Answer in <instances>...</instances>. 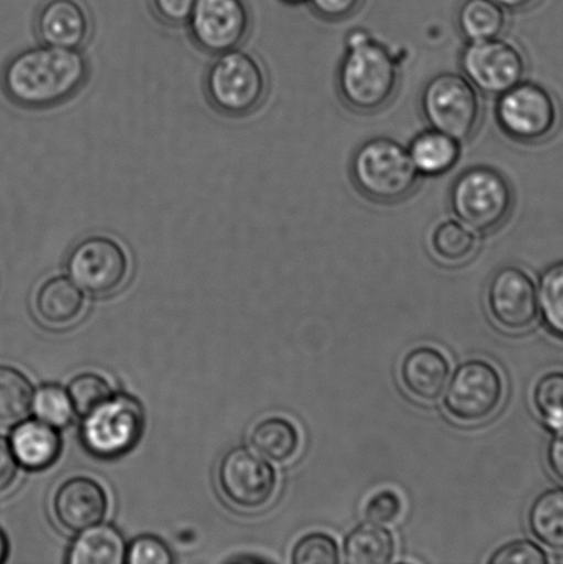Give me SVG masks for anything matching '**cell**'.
Masks as SVG:
<instances>
[{"instance_id":"6da1fadb","label":"cell","mask_w":563,"mask_h":564,"mask_svg":"<svg viewBox=\"0 0 563 564\" xmlns=\"http://www.w3.org/2000/svg\"><path fill=\"white\" fill-rule=\"evenodd\" d=\"M88 75L90 68L80 50L42 43L11 57L2 83L11 102L25 109H47L76 96Z\"/></svg>"},{"instance_id":"7a4b0ae2","label":"cell","mask_w":563,"mask_h":564,"mask_svg":"<svg viewBox=\"0 0 563 564\" xmlns=\"http://www.w3.org/2000/svg\"><path fill=\"white\" fill-rule=\"evenodd\" d=\"M400 83V61L386 44L362 28L347 33L336 69V91L347 109L358 115L382 112L394 101Z\"/></svg>"},{"instance_id":"3957f363","label":"cell","mask_w":563,"mask_h":564,"mask_svg":"<svg viewBox=\"0 0 563 564\" xmlns=\"http://www.w3.org/2000/svg\"><path fill=\"white\" fill-rule=\"evenodd\" d=\"M349 174L356 191L379 206L407 202L422 181L407 148L389 137H373L360 143L353 152Z\"/></svg>"},{"instance_id":"277c9868","label":"cell","mask_w":563,"mask_h":564,"mask_svg":"<svg viewBox=\"0 0 563 564\" xmlns=\"http://www.w3.org/2000/svg\"><path fill=\"white\" fill-rule=\"evenodd\" d=\"M452 217L487 236L504 228L516 208L511 181L492 165H472L452 182L450 196Z\"/></svg>"},{"instance_id":"5b68a950","label":"cell","mask_w":563,"mask_h":564,"mask_svg":"<svg viewBox=\"0 0 563 564\" xmlns=\"http://www.w3.org/2000/svg\"><path fill=\"white\" fill-rule=\"evenodd\" d=\"M559 99L548 87L523 79L496 98V126L518 145H539L555 135L561 126Z\"/></svg>"},{"instance_id":"8992f818","label":"cell","mask_w":563,"mask_h":564,"mask_svg":"<svg viewBox=\"0 0 563 564\" xmlns=\"http://www.w3.org/2000/svg\"><path fill=\"white\" fill-rule=\"evenodd\" d=\"M421 112L429 127L466 143L483 124V94L462 74L441 72L423 87Z\"/></svg>"},{"instance_id":"52a82bcc","label":"cell","mask_w":563,"mask_h":564,"mask_svg":"<svg viewBox=\"0 0 563 564\" xmlns=\"http://www.w3.org/2000/svg\"><path fill=\"white\" fill-rule=\"evenodd\" d=\"M204 85L209 104L219 113L242 118L261 107L268 96L269 80L261 61L236 48L217 55Z\"/></svg>"},{"instance_id":"ba28073f","label":"cell","mask_w":563,"mask_h":564,"mask_svg":"<svg viewBox=\"0 0 563 564\" xmlns=\"http://www.w3.org/2000/svg\"><path fill=\"white\" fill-rule=\"evenodd\" d=\"M82 442L93 456L112 460L129 453L140 442L145 429L141 403L130 395H110L86 414Z\"/></svg>"},{"instance_id":"9c48e42d","label":"cell","mask_w":563,"mask_h":564,"mask_svg":"<svg viewBox=\"0 0 563 564\" xmlns=\"http://www.w3.org/2000/svg\"><path fill=\"white\" fill-rule=\"evenodd\" d=\"M459 65L462 75L487 96H500L527 79L528 58L522 47L510 37L467 42Z\"/></svg>"},{"instance_id":"30bf717a","label":"cell","mask_w":563,"mask_h":564,"mask_svg":"<svg viewBox=\"0 0 563 564\" xmlns=\"http://www.w3.org/2000/svg\"><path fill=\"white\" fill-rule=\"evenodd\" d=\"M445 390L444 406L452 419L479 423L498 411L505 397V381L492 364L468 359L456 368Z\"/></svg>"},{"instance_id":"8fae6325","label":"cell","mask_w":563,"mask_h":564,"mask_svg":"<svg viewBox=\"0 0 563 564\" xmlns=\"http://www.w3.org/2000/svg\"><path fill=\"white\" fill-rule=\"evenodd\" d=\"M124 247L109 236H90L71 251L66 270L80 290L91 295H108L119 290L129 274Z\"/></svg>"},{"instance_id":"7c38bea8","label":"cell","mask_w":563,"mask_h":564,"mask_svg":"<svg viewBox=\"0 0 563 564\" xmlns=\"http://www.w3.org/2000/svg\"><path fill=\"white\" fill-rule=\"evenodd\" d=\"M220 490L240 510H259L273 499L278 488L274 468L256 452L236 447L219 464Z\"/></svg>"},{"instance_id":"4fadbf2b","label":"cell","mask_w":563,"mask_h":564,"mask_svg":"<svg viewBox=\"0 0 563 564\" xmlns=\"http://www.w3.org/2000/svg\"><path fill=\"white\" fill-rule=\"evenodd\" d=\"M187 25L198 47L219 55L246 41L251 26L250 11L245 0H197Z\"/></svg>"},{"instance_id":"5bb4252c","label":"cell","mask_w":563,"mask_h":564,"mask_svg":"<svg viewBox=\"0 0 563 564\" xmlns=\"http://www.w3.org/2000/svg\"><path fill=\"white\" fill-rule=\"evenodd\" d=\"M487 304L500 328L523 332L538 319V288L527 270L516 264H506L489 281Z\"/></svg>"},{"instance_id":"9a60e30c","label":"cell","mask_w":563,"mask_h":564,"mask_svg":"<svg viewBox=\"0 0 563 564\" xmlns=\"http://www.w3.org/2000/svg\"><path fill=\"white\" fill-rule=\"evenodd\" d=\"M53 506L61 527L80 533L102 522L108 511V497L96 480L77 477L61 485Z\"/></svg>"},{"instance_id":"2e32d148","label":"cell","mask_w":563,"mask_h":564,"mask_svg":"<svg viewBox=\"0 0 563 564\" xmlns=\"http://www.w3.org/2000/svg\"><path fill=\"white\" fill-rule=\"evenodd\" d=\"M90 30V17L79 0H47L39 10L37 36L48 46L80 50Z\"/></svg>"},{"instance_id":"e0dca14e","label":"cell","mask_w":563,"mask_h":564,"mask_svg":"<svg viewBox=\"0 0 563 564\" xmlns=\"http://www.w3.org/2000/svg\"><path fill=\"white\" fill-rule=\"evenodd\" d=\"M451 376L448 358L439 348L421 346L407 352L400 367L405 390L416 400L434 402L443 397Z\"/></svg>"},{"instance_id":"ac0fdd59","label":"cell","mask_w":563,"mask_h":564,"mask_svg":"<svg viewBox=\"0 0 563 564\" xmlns=\"http://www.w3.org/2000/svg\"><path fill=\"white\" fill-rule=\"evenodd\" d=\"M407 151L422 178H439L461 162L463 143L429 127L412 138Z\"/></svg>"},{"instance_id":"d6986e66","label":"cell","mask_w":563,"mask_h":564,"mask_svg":"<svg viewBox=\"0 0 563 564\" xmlns=\"http://www.w3.org/2000/svg\"><path fill=\"white\" fill-rule=\"evenodd\" d=\"M10 446L17 462L31 471L53 466L63 447L57 430L41 420H28L17 425L11 433Z\"/></svg>"},{"instance_id":"ffe728a7","label":"cell","mask_w":563,"mask_h":564,"mask_svg":"<svg viewBox=\"0 0 563 564\" xmlns=\"http://www.w3.org/2000/svg\"><path fill=\"white\" fill-rule=\"evenodd\" d=\"M36 312L44 323L64 326L79 317L85 296L74 281L54 278L44 282L35 301Z\"/></svg>"},{"instance_id":"44dd1931","label":"cell","mask_w":563,"mask_h":564,"mask_svg":"<svg viewBox=\"0 0 563 564\" xmlns=\"http://www.w3.org/2000/svg\"><path fill=\"white\" fill-rule=\"evenodd\" d=\"M479 240L481 235L455 217L439 220L429 234L430 251L448 264L465 263L476 256Z\"/></svg>"},{"instance_id":"7402d4cb","label":"cell","mask_w":563,"mask_h":564,"mask_svg":"<svg viewBox=\"0 0 563 564\" xmlns=\"http://www.w3.org/2000/svg\"><path fill=\"white\" fill-rule=\"evenodd\" d=\"M126 545L121 534L108 524H96L80 532L72 544L66 562L69 564H120L124 562Z\"/></svg>"},{"instance_id":"603a6c76","label":"cell","mask_w":563,"mask_h":564,"mask_svg":"<svg viewBox=\"0 0 563 564\" xmlns=\"http://www.w3.org/2000/svg\"><path fill=\"white\" fill-rule=\"evenodd\" d=\"M396 554V540L389 529L372 522L358 524L346 535L344 557L350 564H388Z\"/></svg>"},{"instance_id":"cb8c5ba5","label":"cell","mask_w":563,"mask_h":564,"mask_svg":"<svg viewBox=\"0 0 563 564\" xmlns=\"http://www.w3.org/2000/svg\"><path fill=\"white\" fill-rule=\"evenodd\" d=\"M507 25V11L494 0H465L457 10L456 26L466 42L504 36Z\"/></svg>"},{"instance_id":"d4e9b609","label":"cell","mask_w":563,"mask_h":564,"mask_svg":"<svg viewBox=\"0 0 563 564\" xmlns=\"http://www.w3.org/2000/svg\"><path fill=\"white\" fill-rule=\"evenodd\" d=\"M251 444L259 455L274 463L292 460L301 449L296 425L284 417H269L256 425Z\"/></svg>"},{"instance_id":"484cf974","label":"cell","mask_w":563,"mask_h":564,"mask_svg":"<svg viewBox=\"0 0 563 564\" xmlns=\"http://www.w3.org/2000/svg\"><path fill=\"white\" fill-rule=\"evenodd\" d=\"M528 524L540 544L563 552V488L544 490L534 499L529 508Z\"/></svg>"},{"instance_id":"4316f807","label":"cell","mask_w":563,"mask_h":564,"mask_svg":"<svg viewBox=\"0 0 563 564\" xmlns=\"http://www.w3.org/2000/svg\"><path fill=\"white\" fill-rule=\"evenodd\" d=\"M33 394L35 391L24 373L9 365H0V423H13L26 416Z\"/></svg>"},{"instance_id":"83f0119b","label":"cell","mask_w":563,"mask_h":564,"mask_svg":"<svg viewBox=\"0 0 563 564\" xmlns=\"http://www.w3.org/2000/svg\"><path fill=\"white\" fill-rule=\"evenodd\" d=\"M538 299L545 329L563 341V261L551 264L540 275Z\"/></svg>"},{"instance_id":"f1b7e54d","label":"cell","mask_w":563,"mask_h":564,"mask_svg":"<svg viewBox=\"0 0 563 564\" xmlns=\"http://www.w3.org/2000/svg\"><path fill=\"white\" fill-rule=\"evenodd\" d=\"M532 402L540 419L551 431L563 425V370L542 376L533 387Z\"/></svg>"},{"instance_id":"f546056e","label":"cell","mask_w":563,"mask_h":564,"mask_svg":"<svg viewBox=\"0 0 563 564\" xmlns=\"http://www.w3.org/2000/svg\"><path fill=\"white\" fill-rule=\"evenodd\" d=\"M32 409L37 420L54 429L68 427L75 413L68 391L54 384L43 386L33 394Z\"/></svg>"},{"instance_id":"4dcf8cb0","label":"cell","mask_w":563,"mask_h":564,"mask_svg":"<svg viewBox=\"0 0 563 564\" xmlns=\"http://www.w3.org/2000/svg\"><path fill=\"white\" fill-rule=\"evenodd\" d=\"M291 562L295 564L339 563V545L333 535L327 533H308L296 541L294 549H292Z\"/></svg>"},{"instance_id":"1f68e13d","label":"cell","mask_w":563,"mask_h":564,"mask_svg":"<svg viewBox=\"0 0 563 564\" xmlns=\"http://www.w3.org/2000/svg\"><path fill=\"white\" fill-rule=\"evenodd\" d=\"M68 394L75 412L86 416L112 395V389L102 376L85 373L71 381Z\"/></svg>"},{"instance_id":"d6a6232c","label":"cell","mask_w":563,"mask_h":564,"mask_svg":"<svg viewBox=\"0 0 563 564\" xmlns=\"http://www.w3.org/2000/svg\"><path fill=\"white\" fill-rule=\"evenodd\" d=\"M404 511V505L399 494L394 490L383 489L369 497L364 506V516L368 522L382 524H393L399 521Z\"/></svg>"},{"instance_id":"836d02e7","label":"cell","mask_w":563,"mask_h":564,"mask_svg":"<svg viewBox=\"0 0 563 564\" xmlns=\"http://www.w3.org/2000/svg\"><path fill=\"white\" fill-rule=\"evenodd\" d=\"M490 564H548L542 546L531 540H516L499 546L489 557Z\"/></svg>"},{"instance_id":"e575fe53","label":"cell","mask_w":563,"mask_h":564,"mask_svg":"<svg viewBox=\"0 0 563 564\" xmlns=\"http://www.w3.org/2000/svg\"><path fill=\"white\" fill-rule=\"evenodd\" d=\"M124 562L130 564H170L174 562L169 546L152 535H142L126 550Z\"/></svg>"},{"instance_id":"d590c367","label":"cell","mask_w":563,"mask_h":564,"mask_svg":"<svg viewBox=\"0 0 563 564\" xmlns=\"http://www.w3.org/2000/svg\"><path fill=\"white\" fill-rule=\"evenodd\" d=\"M314 14L327 22H340L355 15L362 0H307Z\"/></svg>"},{"instance_id":"8d00e7d4","label":"cell","mask_w":563,"mask_h":564,"mask_svg":"<svg viewBox=\"0 0 563 564\" xmlns=\"http://www.w3.org/2000/svg\"><path fill=\"white\" fill-rule=\"evenodd\" d=\"M197 0H152L154 14L169 25H184L191 20Z\"/></svg>"},{"instance_id":"74e56055","label":"cell","mask_w":563,"mask_h":564,"mask_svg":"<svg viewBox=\"0 0 563 564\" xmlns=\"http://www.w3.org/2000/svg\"><path fill=\"white\" fill-rule=\"evenodd\" d=\"M19 474V462L14 456L9 441L0 436V495L10 490Z\"/></svg>"},{"instance_id":"f35d334b","label":"cell","mask_w":563,"mask_h":564,"mask_svg":"<svg viewBox=\"0 0 563 564\" xmlns=\"http://www.w3.org/2000/svg\"><path fill=\"white\" fill-rule=\"evenodd\" d=\"M548 462L551 471L563 482V425L554 431L548 447Z\"/></svg>"},{"instance_id":"ab89813d","label":"cell","mask_w":563,"mask_h":564,"mask_svg":"<svg viewBox=\"0 0 563 564\" xmlns=\"http://www.w3.org/2000/svg\"><path fill=\"white\" fill-rule=\"evenodd\" d=\"M494 2L498 3L506 11L518 13V11L532 9L534 4L539 3V0H494Z\"/></svg>"},{"instance_id":"60d3db41","label":"cell","mask_w":563,"mask_h":564,"mask_svg":"<svg viewBox=\"0 0 563 564\" xmlns=\"http://www.w3.org/2000/svg\"><path fill=\"white\" fill-rule=\"evenodd\" d=\"M9 554V544L8 539L3 534L2 530H0V563L6 561Z\"/></svg>"},{"instance_id":"b9f144b4","label":"cell","mask_w":563,"mask_h":564,"mask_svg":"<svg viewBox=\"0 0 563 564\" xmlns=\"http://www.w3.org/2000/svg\"><path fill=\"white\" fill-rule=\"evenodd\" d=\"M281 2L285 4L296 6L302 3H307V0H281Z\"/></svg>"}]
</instances>
